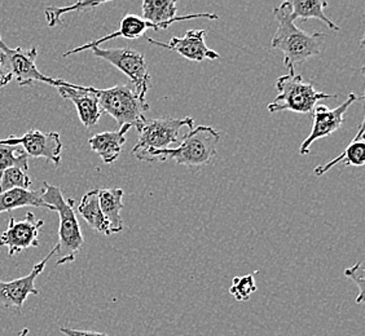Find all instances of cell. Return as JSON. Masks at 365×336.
Masks as SVG:
<instances>
[{
  "instance_id": "cell-1",
  "label": "cell",
  "mask_w": 365,
  "mask_h": 336,
  "mask_svg": "<svg viewBox=\"0 0 365 336\" xmlns=\"http://www.w3.org/2000/svg\"><path fill=\"white\" fill-rule=\"evenodd\" d=\"M292 12L293 8L290 1H284L274 8V16L279 26L271 41L272 48L284 53V63L288 70H294L295 65L304 63L311 57L319 56L325 39L323 33L307 34L297 28Z\"/></svg>"
},
{
  "instance_id": "cell-2",
  "label": "cell",
  "mask_w": 365,
  "mask_h": 336,
  "mask_svg": "<svg viewBox=\"0 0 365 336\" xmlns=\"http://www.w3.org/2000/svg\"><path fill=\"white\" fill-rule=\"evenodd\" d=\"M43 201L48 206V210L56 211L60 219L58 242H57V266H63L76 260L77 253L83 245L85 239L78 223L74 211V199H65L63 191L55 185L43 182Z\"/></svg>"
},
{
  "instance_id": "cell-3",
  "label": "cell",
  "mask_w": 365,
  "mask_h": 336,
  "mask_svg": "<svg viewBox=\"0 0 365 336\" xmlns=\"http://www.w3.org/2000/svg\"><path fill=\"white\" fill-rule=\"evenodd\" d=\"M220 133L211 126L193 127L182 137L179 147L153 152L147 162L174 161L187 167H202L217 157Z\"/></svg>"
},
{
  "instance_id": "cell-4",
  "label": "cell",
  "mask_w": 365,
  "mask_h": 336,
  "mask_svg": "<svg viewBox=\"0 0 365 336\" xmlns=\"http://www.w3.org/2000/svg\"><path fill=\"white\" fill-rule=\"evenodd\" d=\"M92 92L103 112L113 117L120 127L128 125L139 131L147 120L144 114L149 110V104L139 98L133 85L120 84L106 90L92 87Z\"/></svg>"
},
{
  "instance_id": "cell-5",
  "label": "cell",
  "mask_w": 365,
  "mask_h": 336,
  "mask_svg": "<svg viewBox=\"0 0 365 336\" xmlns=\"http://www.w3.org/2000/svg\"><path fill=\"white\" fill-rule=\"evenodd\" d=\"M276 90L279 95L271 104H268V112L276 114L279 112L312 114L320 100L337 98V95H327L317 91L312 83H306L301 75H297L294 70H289L287 75H282L276 80Z\"/></svg>"
},
{
  "instance_id": "cell-6",
  "label": "cell",
  "mask_w": 365,
  "mask_h": 336,
  "mask_svg": "<svg viewBox=\"0 0 365 336\" xmlns=\"http://www.w3.org/2000/svg\"><path fill=\"white\" fill-rule=\"evenodd\" d=\"M182 127L193 130V120L185 117L182 120L158 118L145 120L141 127L138 142L133 149V155L139 161L147 162L153 152L171 149V145L179 144V132Z\"/></svg>"
},
{
  "instance_id": "cell-7",
  "label": "cell",
  "mask_w": 365,
  "mask_h": 336,
  "mask_svg": "<svg viewBox=\"0 0 365 336\" xmlns=\"http://www.w3.org/2000/svg\"><path fill=\"white\" fill-rule=\"evenodd\" d=\"M36 57H38V51L36 47L30 49H24L21 47L11 48L0 36V60L6 65L8 71L17 80L20 87L30 85L36 82L49 84L56 88L68 85L69 82H65L63 79L47 77L38 70L36 65Z\"/></svg>"
},
{
  "instance_id": "cell-8",
  "label": "cell",
  "mask_w": 365,
  "mask_h": 336,
  "mask_svg": "<svg viewBox=\"0 0 365 336\" xmlns=\"http://www.w3.org/2000/svg\"><path fill=\"white\" fill-rule=\"evenodd\" d=\"M93 56L112 63L118 70L126 75L135 88L139 98L147 101L148 91L150 88V74L148 63L140 52L133 48H101L92 47Z\"/></svg>"
},
{
  "instance_id": "cell-9",
  "label": "cell",
  "mask_w": 365,
  "mask_h": 336,
  "mask_svg": "<svg viewBox=\"0 0 365 336\" xmlns=\"http://www.w3.org/2000/svg\"><path fill=\"white\" fill-rule=\"evenodd\" d=\"M0 144L8 147L21 145V149L33 158H44L49 163L58 166L61 163V152H63V141L57 132H44L39 130H30L24 133L21 137L11 136L4 140H0Z\"/></svg>"
},
{
  "instance_id": "cell-10",
  "label": "cell",
  "mask_w": 365,
  "mask_h": 336,
  "mask_svg": "<svg viewBox=\"0 0 365 336\" xmlns=\"http://www.w3.org/2000/svg\"><path fill=\"white\" fill-rule=\"evenodd\" d=\"M358 100H363V98H358L355 93H350L344 100V103L337 106L336 109H329L325 105H317L315 110L312 112V117H314L312 130L309 137L303 141L302 145L299 147V154H309L311 145H314L315 141L337 132L338 130L344 126V114Z\"/></svg>"
},
{
  "instance_id": "cell-11",
  "label": "cell",
  "mask_w": 365,
  "mask_h": 336,
  "mask_svg": "<svg viewBox=\"0 0 365 336\" xmlns=\"http://www.w3.org/2000/svg\"><path fill=\"white\" fill-rule=\"evenodd\" d=\"M57 247L55 246L48 255L34 266L33 271L21 278L4 282L0 278V305L6 309H16L21 312L25 301L30 295H39V290L36 288V280L42 274L49 259L56 255Z\"/></svg>"
},
{
  "instance_id": "cell-12",
  "label": "cell",
  "mask_w": 365,
  "mask_h": 336,
  "mask_svg": "<svg viewBox=\"0 0 365 336\" xmlns=\"http://www.w3.org/2000/svg\"><path fill=\"white\" fill-rule=\"evenodd\" d=\"M43 225L44 221L36 220L33 212H28L22 221H16L14 217H9L7 229L0 234V247H7L9 256L30 247H38V237Z\"/></svg>"
},
{
  "instance_id": "cell-13",
  "label": "cell",
  "mask_w": 365,
  "mask_h": 336,
  "mask_svg": "<svg viewBox=\"0 0 365 336\" xmlns=\"http://www.w3.org/2000/svg\"><path fill=\"white\" fill-rule=\"evenodd\" d=\"M205 36H206L205 30H190L182 38H173L169 43L158 42L153 38H148V36L145 41L149 44L176 52L184 58L195 63H201L204 60H210V61L219 60L220 55L206 46Z\"/></svg>"
},
{
  "instance_id": "cell-14",
  "label": "cell",
  "mask_w": 365,
  "mask_h": 336,
  "mask_svg": "<svg viewBox=\"0 0 365 336\" xmlns=\"http://www.w3.org/2000/svg\"><path fill=\"white\" fill-rule=\"evenodd\" d=\"M58 93L65 100H71L77 107L78 117L83 126L90 128L98 123L103 110L98 106V98L92 92V87L68 83L58 87Z\"/></svg>"
},
{
  "instance_id": "cell-15",
  "label": "cell",
  "mask_w": 365,
  "mask_h": 336,
  "mask_svg": "<svg viewBox=\"0 0 365 336\" xmlns=\"http://www.w3.org/2000/svg\"><path fill=\"white\" fill-rule=\"evenodd\" d=\"M143 19L152 22L155 25L168 23L173 25L175 22L195 20V19H207V20H219L218 14H196L187 16H178V7L175 0H144L141 4Z\"/></svg>"
},
{
  "instance_id": "cell-16",
  "label": "cell",
  "mask_w": 365,
  "mask_h": 336,
  "mask_svg": "<svg viewBox=\"0 0 365 336\" xmlns=\"http://www.w3.org/2000/svg\"><path fill=\"white\" fill-rule=\"evenodd\" d=\"M133 127L122 126L118 131L96 133L88 140L92 152L103 159L106 164H112L120 158L122 147L126 142V135Z\"/></svg>"
},
{
  "instance_id": "cell-17",
  "label": "cell",
  "mask_w": 365,
  "mask_h": 336,
  "mask_svg": "<svg viewBox=\"0 0 365 336\" xmlns=\"http://www.w3.org/2000/svg\"><path fill=\"white\" fill-rule=\"evenodd\" d=\"M125 191L118 188H104L98 189V204L103 211V215L110 225L112 234L120 233L123 229V220L120 217V211L123 210Z\"/></svg>"
},
{
  "instance_id": "cell-18",
  "label": "cell",
  "mask_w": 365,
  "mask_h": 336,
  "mask_svg": "<svg viewBox=\"0 0 365 336\" xmlns=\"http://www.w3.org/2000/svg\"><path fill=\"white\" fill-rule=\"evenodd\" d=\"M363 137H364V122H361V125L359 126L358 135L354 137V140L347 145L344 152L338 155L337 158L327 163L325 166H317L314 169V174L317 176H323L341 162H344V166L351 164L355 167H363L365 163V144Z\"/></svg>"
},
{
  "instance_id": "cell-19",
  "label": "cell",
  "mask_w": 365,
  "mask_h": 336,
  "mask_svg": "<svg viewBox=\"0 0 365 336\" xmlns=\"http://www.w3.org/2000/svg\"><path fill=\"white\" fill-rule=\"evenodd\" d=\"M78 212L93 231L106 234L108 237L112 236L110 225L106 221V217L103 215V211L100 209L98 189L90 190L82 196V201L78 206Z\"/></svg>"
},
{
  "instance_id": "cell-20",
  "label": "cell",
  "mask_w": 365,
  "mask_h": 336,
  "mask_svg": "<svg viewBox=\"0 0 365 336\" xmlns=\"http://www.w3.org/2000/svg\"><path fill=\"white\" fill-rule=\"evenodd\" d=\"M43 188L38 190L12 189L0 193V214L22 207H46L43 201Z\"/></svg>"
},
{
  "instance_id": "cell-21",
  "label": "cell",
  "mask_w": 365,
  "mask_h": 336,
  "mask_svg": "<svg viewBox=\"0 0 365 336\" xmlns=\"http://www.w3.org/2000/svg\"><path fill=\"white\" fill-rule=\"evenodd\" d=\"M292 3V17L293 20H302L307 21L309 19H317L319 21L325 23L330 30L333 31H339V28L334 22L330 20L329 17H327V14L324 12V9L328 7L327 1L322 0H294L290 1Z\"/></svg>"
},
{
  "instance_id": "cell-22",
  "label": "cell",
  "mask_w": 365,
  "mask_h": 336,
  "mask_svg": "<svg viewBox=\"0 0 365 336\" xmlns=\"http://www.w3.org/2000/svg\"><path fill=\"white\" fill-rule=\"evenodd\" d=\"M11 167L21 168L28 172L29 157L21 147H8L0 144V177L3 172Z\"/></svg>"
},
{
  "instance_id": "cell-23",
  "label": "cell",
  "mask_w": 365,
  "mask_h": 336,
  "mask_svg": "<svg viewBox=\"0 0 365 336\" xmlns=\"http://www.w3.org/2000/svg\"><path fill=\"white\" fill-rule=\"evenodd\" d=\"M103 4H106V1H77L76 4L69 6V7H47L44 9V14H46L49 28H53V26H56L57 23L61 22V17L63 14H71V12L91 11V9L103 6Z\"/></svg>"
},
{
  "instance_id": "cell-24",
  "label": "cell",
  "mask_w": 365,
  "mask_h": 336,
  "mask_svg": "<svg viewBox=\"0 0 365 336\" xmlns=\"http://www.w3.org/2000/svg\"><path fill=\"white\" fill-rule=\"evenodd\" d=\"M29 187H31V180L21 168H8L0 177V193L12 189L29 190Z\"/></svg>"
},
{
  "instance_id": "cell-25",
  "label": "cell",
  "mask_w": 365,
  "mask_h": 336,
  "mask_svg": "<svg viewBox=\"0 0 365 336\" xmlns=\"http://www.w3.org/2000/svg\"><path fill=\"white\" fill-rule=\"evenodd\" d=\"M257 291V285L253 274H247L242 277H235L230 294L237 301H246Z\"/></svg>"
},
{
  "instance_id": "cell-26",
  "label": "cell",
  "mask_w": 365,
  "mask_h": 336,
  "mask_svg": "<svg viewBox=\"0 0 365 336\" xmlns=\"http://www.w3.org/2000/svg\"><path fill=\"white\" fill-rule=\"evenodd\" d=\"M364 263L359 261L355 266L347 268L344 272V275L354 280V283L358 286L359 295L358 298L355 299L358 304L363 303V300H364Z\"/></svg>"
},
{
  "instance_id": "cell-27",
  "label": "cell",
  "mask_w": 365,
  "mask_h": 336,
  "mask_svg": "<svg viewBox=\"0 0 365 336\" xmlns=\"http://www.w3.org/2000/svg\"><path fill=\"white\" fill-rule=\"evenodd\" d=\"M60 331L66 336H109L104 332H96V331H83V330H73L68 327H61Z\"/></svg>"
},
{
  "instance_id": "cell-28",
  "label": "cell",
  "mask_w": 365,
  "mask_h": 336,
  "mask_svg": "<svg viewBox=\"0 0 365 336\" xmlns=\"http://www.w3.org/2000/svg\"><path fill=\"white\" fill-rule=\"evenodd\" d=\"M12 79H14L12 74L8 71L6 65L0 60V88H3V87H6L7 84L11 83Z\"/></svg>"
},
{
  "instance_id": "cell-29",
  "label": "cell",
  "mask_w": 365,
  "mask_h": 336,
  "mask_svg": "<svg viewBox=\"0 0 365 336\" xmlns=\"http://www.w3.org/2000/svg\"><path fill=\"white\" fill-rule=\"evenodd\" d=\"M29 334V329H26V327H25V329L22 330L21 332H20V335L19 336H26L28 335Z\"/></svg>"
}]
</instances>
